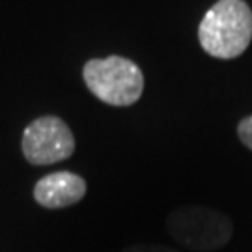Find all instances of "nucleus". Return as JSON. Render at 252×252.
<instances>
[{
  "instance_id": "obj_1",
  "label": "nucleus",
  "mask_w": 252,
  "mask_h": 252,
  "mask_svg": "<svg viewBox=\"0 0 252 252\" xmlns=\"http://www.w3.org/2000/svg\"><path fill=\"white\" fill-rule=\"evenodd\" d=\"M198 37L204 51L215 58L243 54L252 39V9L243 0H219L202 19Z\"/></svg>"
},
{
  "instance_id": "obj_2",
  "label": "nucleus",
  "mask_w": 252,
  "mask_h": 252,
  "mask_svg": "<svg viewBox=\"0 0 252 252\" xmlns=\"http://www.w3.org/2000/svg\"><path fill=\"white\" fill-rule=\"evenodd\" d=\"M82 77L88 90L112 107L133 105L144 90V75L140 67L122 56L90 60L82 69Z\"/></svg>"
},
{
  "instance_id": "obj_3",
  "label": "nucleus",
  "mask_w": 252,
  "mask_h": 252,
  "mask_svg": "<svg viewBox=\"0 0 252 252\" xmlns=\"http://www.w3.org/2000/svg\"><path fill=\"white\" fill-rule=\"evenodd\" d=\"M170 237L190 251H217L232 239V220L211 207L180 206L166 219Z\"/></svg>"
},
{
  "instance_id": "obj_4",
  "label": "nucleus",
  "mask_w": 252,
  "mask_h": 252,
  "mask_svg": "<svg viewBox=\"0 0 252 252\" xmlns=\"http://www.w3.org/2000/svg\"><path fill=\"white\" fill-rule=\"evenodd\" d=\"M23 155L30 164H54L71 157L75 138L63 120L43 116L34 120L23 133Z\"/></svg>"
},
{
  "instance_id": "obj_5",
  "label": "nucleus",
  "mask_w": 252,
  "mask_h": 252,
  "mask_svg": "<svg viewBox=\"0 0 252 252\" xmlns=\"http://www.w3.org/2000/svg\"><path fill=\"white\" fill-rule=\"evenodd\" d=\"M86 194V181L73 172H53L36 183L34 198L49 209L69 207L81 202Z\"/></svg>"
},
{
  "instance_id": "obj_6",
  "label": "nucleus",
  "mask_w": 252,
  "mask_h": 252,
  "mask_svg": "<svg viewBox=\"0 0 252 252\" xmlns=\"http://www.w3.org/2000/svg\"><path fill=\"white\" fill-rule=\"evenodd\" d=\"M237 135L241 138V142H243L249 150H252V116L245 118L239 122V126H237Z\"/></svg>"
},
{
  "instance_id": "obj_7",
  "label": "nucleus",
  "mask_w": 252,
  "mask_h": 252,
  "mask_svg": "<svg viewBox=\"0 0 252 252\" xmlns=\"http://www.w3.org/2000/svg\"><path fill=\"white\" fill-rule=\"evenodd\" d=\"M122 252H180L172 247L166 245H133V247H127Z\"/></svg>"
}]
</instances>
